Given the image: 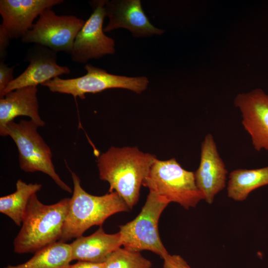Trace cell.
<instances>
[{"instance_id": "obj_12", "label": "cell", "mask_w": 268, "mask_h": 268, "mask_svg": "<svg viewBox=\"0 0 268 268\" xmlns=\"http://www.w3.org/2000/svg\"><path fill=\"white\" fill-rule=\"evenodd\" d=\"M109 18L104 32L119 28L129 30L135 38L161 35L164 30L155 27L144 13L140 0H106L104 6Z\"/></svg>"}, {"instance_id": "obj_2", "label": "cell", "mask_w": 268, "mask_h": 268, "mask_svg": "<svg viewBox=\"0 0 268 268\" xmlns=\"http://www.w3.org/2000/svg\"><path fill=\"white\" fill-rule=\"evenodd\" d=\"M70 198L46 205L36 194L31 197L19 233L13 241L17 254L35 253L59 241L68 211Z\"/></svg>"}, {"instance_id": "obj_4", "label": "cell", "mask_w": 268, "mask_h": 268, "mask_svg": "<svg viewBox=\"0 0 268 268\" xmlns=\"http://www.w3.org/2000/svg\"><path fill=\"white\" fill-rule=\"evenodd\" d=\"M142 186L169 202L186 209L195 207L204 197L198 188L193 172L183 168L175 158L152 164Z\"/></svg>"}, {"instance_id": "obj_9", "label": "cell", "mask_w": 268, "mask_h": 268, "mask_svg": "<svg viewBox=\"0 0 268 268\" xmlns=\"http://www.w3.org/2000/svg\"><path fill=\"white\" fill-rule=\"evenodd\" d=\"M106 2V0L89 2L93 12L75 39L70 54L73 62L86 64L89 60L115 53L114 40L106 36L104 31Z\"/></svg>"}, {"instance_id": "obj_21", "label": "cell", "mask_w": 268, "mask_h": 268, "mask_svg": "<svg viewBox=\"0 0 268 268\" xmlns=\"http://www.w3.org/2000/svg\"><path fill=\"white\" fill-rule=\"evenodd\" d=\"M15 66L9 67L4 61H0V98H2L4 91L13 80V73Z\"/></svg>"}, {"instance_id": "obj_20", "label": "cell", "mask_w": 268, "mask_h": 268, "mask_svg": "<svg viewBox=\"0 0 268 268\" xmlns=\"http://www.w3.org/2000/svg\"><path fill=\"white\" fill-rule=\"evenodd\" d=\"M151 262L139 252L119 247L104 262V268H151Z\"/></svg>"}, {"instance_id": "obj_11", "label": "cell", "mask_w": 268, "mask_h": 268, "mask_svg": "<svg viewBox=\"0 0 268 268\" xmlns=\"http://www.w3.org/2000/svg\"><path fill=\"white\" fill-rule=\"evenodd\" d=\"M234 103L241 113L242 124L255 149L268 151V93L255 89L238 94Z\"/></svg>"}, {"instance_id": "obj_14", "label": "cell", "mask_w": 268, "mask_h": 268, "mask_svg": "<svg viewBox=\"0 0 268 268\" xmlns=\"http://www.w3.org/2000/svg\"><path fill=\"white\" fill-rule=\"evenodd\" d=\"M194 173L197 186L204 200L211 204L215 196L225 187L228 172L210 134L201 142L200 162Z\"/></svg>"}, {"instance_id": "obj_1", "label": "cell", "mask_w": 268, "mask_h": 268, "mask_svg": "<svg viewBox=\"0 0 268 268\" xmlns=\"http://www.w3.org/2000/svg\"><path fill=\"white\" fill-rule=\"evenodd\" d=\"M157 159L137 147L111 146L96 162L100 179L109 184L108 192H117L132 209L138 202L140 187Z\"/></svg>"}, {"instance_id": "obj_16", "label": "cell", "mask_w": 268, "mask_h": 268, "mask_svg": "<svg viewBox=\"0 0 268 268\" xmlns=\"http://www.w3.org/2000/svg\"><path fill=\"white\" fill-rule=\"evenodd\" d=\"M72 260L92 263H104L108 256L121 247L120 232L107 234L102 226L88 236H81L70 244Z\"/></svg>"}, {"instance_id": "obj_15", "label": "cell", "mask_w": 268, "mask_h": 268, "mask_svg": "<svg viewBox=\"0 0 268 268\" xmlns=\"http://www.w3.org/2000/svg\"><path fill=\"white\" fill-rule=\"evenodd\" d=\"M37 92V86H27L0 98V134L8 123L20 116L29 117L39 127L45 126V122L39 115Z\"/></svg>"}, {"instance_id": "obj_7", "label": "cell", "mask_w": 268, "mask_h": 268, "mask_svg": "<svg viewBox=\"0 0 268 268\" xmlns=\"http://www.w3.org/2000/svg\"><path fill=\"white\" fill-rule=\"evenodd\" d=\"M84 69L87 72L83 76L69 79L57 77L41 85L53 92L70 94L84 99L87 93L95 94L111 88L126 89L140 94L147 89L149 82L144 76L129 77L113 74L90 64H86Z\"/></svg>"}, {"instance_id": "obj_6", "label": "cell", "mask_w": 268, "mask_h": 268, "mask_svg": "<svg viewBox=\"0 0 268 268\" xmlns=\"http://www.w3.org/2000/svg\"><path fill=\"white\" fill-rule=\"evenodd\" d=\"M169 203L164 198L149 192L137 216L119 226L122 246L136 252L150 251L163 259L168 252L159 236L158 221Z\"/></svg>"}, {"instance_id": "obj_22", "label": "cell", "mask_w": 268, "mask_h": 268, "mask_svg": "<svg viewBox=\"0 0 268 268\" xmlns=\"http://www.w3.org/2000/svg\"><path fill=\"white\" fill-rule=\"evenodd\" d=\"M163 268H191L180 255L169 253L163 258Z\"/></svg>"}, {"instance_id": "obj_8", "label": "cell", "mask_w": 268, "mask_h": 268, "mask_svg": "<svg viewBox=\"0 0 268 268\" xmlns=\"http://www.w3.org/2000/svg\"><path fill=\"white\" fill-rule=\"evenodd\" d=\"M85 22L75 16L58 15L52 8H47L40 14L21 41L70 55L75 39Z\"/></svg>"}, {"instance_id": "obj_24", "label": "cell", "mask_w": 268, "mask_h": 268, "mask_svg": "<svg viewBox=\"0 0 268 268\" xmlns=\"http://www.w3.org/2000/svg\"><path fill=\"white\" fill-rule=\"evenodd\" d=\"M67 268H104V263L78 261L74 264L70 265Z\"/></svg>"}, {"instance_id": "obj_17", "label": "cell", "mask_w": 268, "mask_h": 268, "mask_svg": "<svg viewBox=\"0 0 268 268\" xmlns=\"http://www.w3.org/2000/svg\"><path fill=\"white\" fill-rule=\"evenodd\" d=\"M268 185V166L254 169H237L229 174L227 196L235 201H243L253 191Z\"/></svg>"}, {"instance_id": "obj_18", "label": "cell", "mask_w": 268, "mask_h": 268, "mask_svg": "<svg viewBox=\"0 0 268 268\" xmlns=\"http://www.w3.org/2000/svg\"><path fill=\"white\" fill-rule=\"evenodd\" d=\"M72 261L70 245L58 241L38 250L26 262L4 268H67Z\"/></svg>"}, {"instance_id": "obj_19", "label": "cell", "mask_w": 268, "mask_h": 268, "mask_svg": "<svg viewBox=\"0 0 268 268\" xmlns=\"http://www.w3.org/2000/svg\"><path fill=\"white\" fill-rule=\"evenodd\" d=\"M42 187L40 184H27L18 180L15 192L0 198V212L11 218L16 225L21 226L31 197Z\"/></svg>"}, {"instance_id": "obj_3", "label": "cell", "mask_w": 268, "mask_h": 268, "mask_svg": "<svg viewBox=\"0 0 268 268\" xmlns=\"http://www.w3.org/2000/svg\"><path fill=\"white\" fill-rule=\"evenodd\" d=\"M73 184L68 211L59 241L66 242L82 236L94 225L101 226L109 216L130 209L123 199L116 192L101 196L87 193L81 186L78 176L70 171Z\"/></svg>"}, {"instance_id": "obj_5", "label": "cell", "mask_w": 268, "mask_h": 268, "mask_svg": "<svg viewBox=\"0 0 268 268\" xmlns=\"http://www.w3.org/2000/svg\"><path fill=\"white\" fill-rule=\"evenodd\" d=\"M38 127L31 120H20L18 123L13 121L7 124L0 135H9L15 142L22 170L43 172L49 176L62 190L71 193V189L56 172L51 150L38 132Z\"/></svg>"}, {"instance_id": "obj_23", "label": "cell", "mask_w": 268, "mask_h": 268, "mask_svg": "<svg viewBox=\"0 0 268 268\" xmlns=\"http://www.w3.org/2000/svg\"><path fill=\"white\" fill-rule=\"evenodd\" d=\"M10 39L5 33L0 29V61L5 60L7 55V49L9 44Z\"/></svg>"}, {"instance_id": "obj_13", "label": "cell", "mask_w": 268, "mask_h": 268, "mask_svg": "<svg viewBox=\"0 0 268 268\" xmlns=\"http://www.w3.org/2000/svg\"><path fill=\"white\" fill-rule=\"evenodd\" d=\"M63 0H0V29L11 39H21L30 30L34 20L46 9L63 3Z\"/></svg>"}, {"instance_id": "obj_10", "label": "cell", "mask_w": 268, "mask_h": 268, "mask_svg": "<svg viewBox=\"0 0 268 268\" xmlns=\"http://www.w3.org/2000/svg\"><path fill=\"white\" fill-rule=\"evenodd\" d=\"M57 53L46 46L34 44L25 54L24 61L29 63L28 66L9 84L2 97L17 89L37 86L60 75L69 74L70 69L67 67L57 63Z\"/></svg>"}]
</instances>
